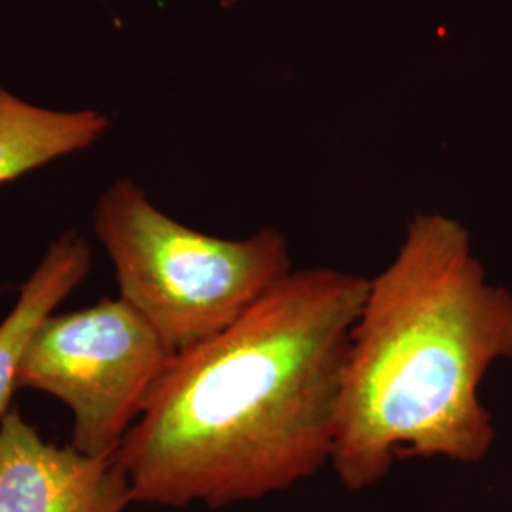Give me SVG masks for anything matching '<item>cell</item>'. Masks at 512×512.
<instances>
[{"instance_id":"cell-7","label":"cell","mask_w":512,"mask_h":512,"mask_svg":"<svg viewBox=\"0 0 512 512\" xmlns=\"http://www.w3.org/2000/svg\"><path fill=\"white\" fill-rule=\"evenodd\" d=\"M107 129L103 112L44 109L0 84V186L92 147Z\"/></svg>"},{"instance_id":"cell-2","label":"cell","mask_w":512,"mask_h":512,"mask_svg":"<svg viewBox=\"0 0 512 512\" xmlns=\"http://www.w3.org/2000/svg\"><path fill=\"white\" fill-rule=\"evenodd\" d=\"M499 359H512V294L488 283L459 220L418 213L351 334L330 459L342 484L366 490L397 459L484 458L495 431L478 387Z\"/></svg>"},{"instance_id":"cell-6","label":"cell","mask_w":512,"mask_h":512,"mask_svg":"<svg viewBox=\"0 0 512 512\" xmlns=\"http://www.w3.org/2000/svg\"><path fill=\"white\" fill-rule=\"evenodd\" d=\"M92 270V249L76 232L55 239L37 270L21 287L18 302L0 323V420L18 389V368L38 327Z\"/></svg>"},{"instance_id":"cell-4","label":"cell","mask_w":512,"mask_h":512,"mask_svg":"<svg viewBox=\"0 0 512 512\" xmlns=\"http://www.w3.org/2000/svg\"><path fill=\"white\" fill-rule=\"evenodd\" d=\"M175 353L124 302L50 315L18 368V389H38L73 412L71 446L86 456L116 454Z\"/></svg>"},{"instance_id":"cell-3","label":"cell","mask_w":512,"mask_h":512,"mask_svg":"<svg viewBox=\"0 0 512 512\" xmlns=\"http://www.w3.org/2000/svg\"><path fill=\"white\" fill-rule=\"evenodd\" d=\"M93 228L120 298L175 355L232 327L293 272L289 241L277 228L245 239L207 236L158 209L131 179L105 190Z\"/></svg>"},{"instance_id":"cell-5","label":"cell","mask_w":512,"mask_h":512,"mask_svg":"<svg viewBox=\"0 0 512 512\" xmlns=\"http://www.w3.org/2000/svg\"><path fill=\"white\" fill-rule=\"evenodd\" d=\"M133 503L116 454L59 448L10 408L0 420V512H122Z\"/></svg>"},{"instance_id":"cell-1","label":"cell","mask_w":512,"mask_h":512,"mask_svg":"<svg viewBox=\"0 0 512 512\" xmlns=\"http://www.w3.org/2000/svg\"><path fill=\"white\" fill-rule=\"evenodd\" d=\"M368 279L293 270L232 327L177 353L116 450L133 503L219 509L330 463Z\"/></svg>"}]
</instances>
